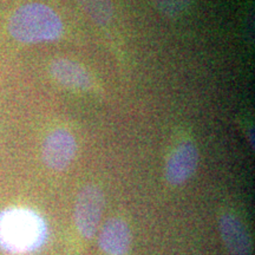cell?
Segmentation results:
<instances>
[{"instance_id":"1","label":"cell","mask_w":255,"mask_h":255,"mask_svg":"<svg viewBox=\"0 0 255 255\" xmlns=\"http://www.w3.org/2000/svg\"><path fill=\"white\" fill-rule=\"evenodd\" d=\"M46 237V223L34 210L13 207L0 212V248L6 253H33L43 246Z\"/></svg>"},{"instance_id":"2","label":"cell","mask_w":255,"mask_h":255,"mask_svg":"<svg viewBox=\"0 0 255 255\" xmlns=\"http://www.w3.org/2000/svg\"><path fill=\"white\" fill-rule=\"evenodd\" d=\"M63 30L59 15L49 6L40 2L20 6L8 21L9 34L24 44L55 40L62 36Z\"/></svg>"},{"instance_id":"3","label":"cell","mask_w":255,"mask_h":255,"mask_svg":"<svg viewBox=\"0 0 255 255\" xmlns=\"http://www.w3.org/2000/svg\"><path fill=\"white\" fill-rule=\"evenodd\" d=\"M104 209V195L101 188L94 184L79 191L75 205V222L79 234L91 239L96 234Z\"/></svg>"},{"instance_id":"4","label":"cell","mask_w":255,"mask_h":255,"mask_svg":"<svg viewBox=\"0 0 255 255\" xmlns=\"http://www.w3.org/2000/svg\"><path fill=\"white\" fill-rule=\"evenodd\" d=\"M77 151L75 137L65 129H57L46 137L41 156L47 167L53 170H64L69 167Z\"/></svg>"},{"instance_id":"5","label":"cell","mask_w":255,"mask_h":255,"mask_svg":"<svg viewBox=\"0 0 255 255\" xmlns=\"http://www.w3.org/2000/svg\"><path fill=\"white\" fill-rule=\"evenodd\" d=\"M199 164V150L191 142L178 145L168 159L165 178L173 186H180L189 180Z\"/></svg>"},{"instance_id":"6","label":"cell","mask_w":255,"mask_h":255,"mask_svg":"<svg viewBox=\"0 0 255 255\" xmlns=\"http://www.w3.org/2000/svg\"><path fill=\"white\" fill-rule=\"evenodd\" d=\"M220 233L232 255H251L252 244L247 228L238 216L225 214L220 219Z\"/></svg>"},{"instance_id":"7","label":"cell","mask_w":255,"mask_h":255,"mask_svg":"<svg viewBox=\"0 0 255 255\" xmlns=\"http://www.w3.org/2000/svg\"><path fill=\"white\" fill-rule=\"evenodd\" d=\"M100 247L108 255H126L131 245V232L126 221L111 219L102 228Z\"/></svg>"},{"instance_id":"8","label":"cell","mask_w":255,"mask_h":255,"mask_svg":"<svg viewBox=\"0 0 255 255\" xmlns=\"http://www.w3.org/2000/svg\"><path fill=\"white\" fill-rule=\"evenodd\" d=\"M51 75L64 87L73 89H89L92 81L87 70L69 59H57L51 64Z\"/></svg>"},{"instance_id":"9","label":"cell","mask_w":255,"mask_h":255,"mask_svg":"<svg viewBox=\"0 0 255 255\" xmlns=\"http://www.w3.org/2000/svg\"><path fill=\"white\" fill-rule=\"evenodd\" d=\"M96 24L107 25L113 18L111 0H76Z\"/></svg>"},{"instance_id":"10","label":"cell","mask_w":255,"mask_h":255,"mask_svg":"<svg viewBox=\"0 0 255 255\" xmlns=\"http://www.w3.org/2000/svg\"><path fill=\"white\" fill-rule=\"evenodd\" d=\"M154 1L161 13L174 17V15L182 13L189 6L191 0H154Z\"/></svg>"}]
</instances>
